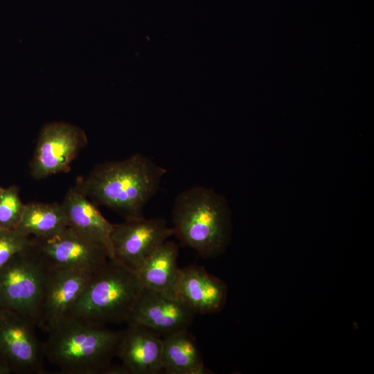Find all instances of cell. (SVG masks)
<instances>
[{
  "label": "cell",
  "mask_w": 374,
  "mask_h": 374,
  "mask_svg": "<svg viewBox=\"0 0 374 374\" xmlns=\"http://www.w3.org/2000/svg\"><path fill=\"white\" fill-rule=\"evenodd\" d=\"M168 170L140 153L97 164L75 184L96 206H103L125 220L144 217L148 202L159 189Z\"/></svg>",
  "instance_id": "obj_1"
},
{
  "label": "cell",
  "mask_w": 374,
  "mask_h": 374,
  "mask_svg": "<svg viewBox=\"0 0 374 374\" xmlns=\"http://www.w3.org/2000/svg\"><path fill=\"white\" fill-rule=\"evenodd\" d=\"M45 358L64 374H129L114 364L121 331L64 317L46 331Z\"/></svg>",
  "instance_id": "obj_2"
},
{
  "label": "cell",
  "mask_w": 374,
  "mask_h": 374,
  "mask_svg": "<svg viewBox=\"0 0 374 374\" xmlns=\"http://www.w3.org/2000/svg\"><path fill=\"white\" fill-rule=\"evenodd\" d=\"M172 222L180 244L204 258L222 255L231 242V210L213 188L196 186L180 193L174 201Z\"/></svg>",
  "instance_id": "obj_3"
},
{
  "label": "cell",
  "mask_w": 374,
  "mask_h": 374,
  "mask_svg": "<svg viewBox=\"0 0 374 374\" xmlns=\"http://www.w3.org/2000/svg\"><path fill=\"white\" fill-rule=\"evenodd\" d=\"M142 288L134 270L109 258L92 274L65 317L97 326L127 323Z\"/></svg>",
  "instance_id": "obj_4"
},
{
  "label": "cell",
  "mask_w": 374,
  "mask_h": 374,
  "mask_svg": "<svg viewBox=\"0 0 374 374\" xmlns=\"http://www.w3.org/2000/svg\"><path fill=\"white\" fill-rule=\"evenodd\" d=\"M48 268L33 244L0 267V310L15 313L37 326Z\"/></svg>",
  "instance_id": "obj_5"
},
{
  "label": "cell",
  "mask_w": 374,
  "mask_h": 374,
  "mask_svg": "<svg viewBox=\"0 0 374 374\" xmlns=\"http://www.w3.org/2000/svg\"><path fill=\"white\" fill-rule=\"evenodd\" d=\"M87 143L84 131L78 126L65 122L44 125L30 163V175L41 179L70 171L72 161Z\"/></svg>",
  "instance_id": "obj_6"
},
{
  "label": "cell",
  "mask_w": 374,
  "mask_h": 374,
  "mask_svg": "<svg viewBox=\"0 0 374 374\" xmlns=\"http://www.w3.org/2000/svg\"><path fill=\"white\" fill-rule=\"evenodd\" d=\"M172 235V227L161 217H144L114 224L110 235L111 259L135 271L157 247Z\"/></svg>",
  "instance_id": "obj_7"
},
{
  "label": "cell",
  "mask_w": 374,
  "mask_h": 374,
  "mask_svg": "<svg viewBox=\"0 0 374 374\" xmlns=\"http://www.w3.org/2000/svg\"><path fill=\"white\" fill-rule=\"evenodd\" d=\"M33 244L48 269H75L95 271L109 258L107 249L78 233L70 226Z\"/></svg>",
  "instance_id": "obj_8"
},
{
  "label": "cell",
  "mask_w": 374,
  "mask_h": 374,
  "mask_svg": "<svg viewBox=\"0 0 374 374\" xmlns=\"http://www.w3.org/2000/svg\"><path fill=\"white\" fill-rule=\"evenodd\" d=\"M28 319L15 313L0 310V360L18 373H42L43 344Z\"/></svg>",
  "instance_id": "obj_9"
},
{
  "label": "cell",
  "mask_w": 374,
  "mask_h": 374,
  "mask_svg": "<svg viewBox=\"0 0 374 374\" xmlns=\"http://www.w3.org/2000/svg\"><path fill=\"white\" fill-rule=\"evenodd\" d=\"M195 314L175 296L143 287L127 323L139 325L164 336L187 330Z\"/></svg>",
  "instance_id": "obj_10"
},
{
  "label": "cell",
  "mask_w": 374,
  "mask_h": 374,
  "mask_svg": "<svg viewBox=\"0 0 374 374\" xmlns=\"http://www.w3.org/2000/svg\"><path fill=\"white\" fill-rule=\"evenodd\" d=\"M94 271L48 269L37 327L48 328L65 317Z\"/></svg>",
  "instance_id": "obj_11"
},
{
  "label": "cell",
  "mask_w": 374,
  "mask_h": 374,
  "mask_svg": "<svg viewBox=\"0 0 374 374\" xmlns=\"http://www.w3.org/2000/svg\"><path fill=\"white\" fill-rule=\"evenodd\" d=\"M175 295L195 314H212L224 307L228 287L204 267L193 265L180 269Z\"/></svg>",
  "instance_id": "obj_12"
},
{
  "label": "cell",
  "mask_w": 374,
  "mask_h": 374,
  "mask_svg": "<svg viewBox=\"0 0 374 374\" xmlns=\"http://www.w3.org/2000/svg\"><path fill=\"white\" fill-rule=\"evenodd\" d=\"M163 338L148 328L127 324L121 330L116 357L129 374H158L162 369Z\"/></svg>",
  "instance_id": "obj_13"
},
{
  "label": "cell",
  "mask_w": 374,
  "mask_h": 374,
  "mask_svg": "<svg viewBox=\"0 0 374 374\" xmlns=\"http://www.w3.org/2000/svg\"><path fill=\"white\" fill-rule=\"evenodd\" d=\"M62 206L68 226L84 238L105 247L112 256L110 235L114 224L107 220L75 184L65 195Z\"/></svg>",
  "instance_id": "obj_14"
},
{
  "label": "cell",
  "mask_w": 374,
  "mask_h": 374,
  "mask_svg": "<svg viewBox=\"0 0 374 374\" xmlns=\"http://www.w3.org/2000/svg\"><path fill=\"white\" fill-rule=\"evenodd\" d=\"M179 245L166 240L135 271L143 287L175 295L180 269L177 265Z\"/></svg>",
  "instance_id": "obj_15"
},
{
  "label": "cell",
  "mask_w": 374,
  "mask_h": 374,
  "mask_svg": "<svg viewBox=\"0 0 374 374\" xmlns=\"http://www.w3.org/2000/svg\"><path fill=\"white\" fill-rule=\"evenodd\" d=\"M162 369L167 374H206L195 339L187 330L163 336Z\"/></svg>",
  "instance_id": "obj_16"
},
{
  "label": "cell",
  "mask_w": 374,
  "mask_h": 374,
  "mask_svg": "<svg viewBox=\"0 0 374 374\" xmlns=\"http://www.w3.org/2000/svg\"><path fill=\"white\" fill-rule=\"evenodd\" d=\"M67 226V218L61 204L30 202L26 204L16 230L31 238H45Z\"/></svg>",
  "instance_id": "obj_17"
},
{
  "label": "cell",
  "mask_w": 374,
  "mask_h": 374,
  "mask_svg": "<svg viewBox=\"0 0 374 374\" xmlns=\"http://www.w3.org/2000/svg\"><path fill=\"white\" fill-rule=\"evenodd\" d=\"M20 188L17 185L10 186L0 196V228L16 229L19 225L26 204L19 196Z\"/></svg>",
  "instance_id": "obj_18"
},
{
  "label": "cell",
  "mask_w": 374,
  "mask_h": 374,
  "mask_svg": "<svg viewBox=\"0 0 374 374\" xmlns=\"http://www.w3.org/2000/svg\"><path fill=\"white\" fill-rule=\"evenodd\" d=\"M32 238L19 232L0 228V267L14 255L29 247Z\"/></svg>",
  "instance_id": "obj_19"
},
{
  "label": "cell",
  "mask_w": 374,
  "mask_h": 374,
  "mask_svg": "<svg viewBox=\"0 0 374 374\" xmlns=\"http://www.w3.org/2000/svg\"><path fill=\"white\" fill-rule=\"evenodd\" d=\"M11 372L10 368L0 360V374H9Z\"/></svg>",
  "instance_id": "obj_20"
},
{
  "label": "cell",
  "mask_w": 374,
  "mask_h": 374,
  "mask_svg": "<svg viewBox=\"0 0 374 374\" xmlns=\"http://www.w3.org/2000/svg\"><path fill=\"white\" fill-rule=\"evenodd\" d=\"M3 188H2V187L0 186V196H1V193H2V192H3Z\"/></svg>",
  "instance_id": "obj_21"
}]
</instances>
